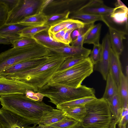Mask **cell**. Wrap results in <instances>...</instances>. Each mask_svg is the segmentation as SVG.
I'll return each mask as SVG.
<instances>
[{
  "label": "cell",
  "mask_w": 128,
  "mask_h": 128,
  "mask_svg": "<svg viewBox=\"0 0 128 128\" xmlns=\"http://www.w3.org/2000/svg\"><path fill=\"white\" fill-rule=\"evenodd\" d=\"M102 26V24L100 23L94 25L86 36L84 44H93L94 45L100 44Z\"/></svg>",
  "instance_id": "cb8c5ba5"
},
{
  "label": "cell",
  "mask_w": 128,
  "mask_h": 128,
  "mask_svg": "<svg viewBox=\"0 0 128 128\" xmlns=\"http://www.w3.org/2000/svg\"><path fill=\"white\" fill-rule=\"evenodd\" d=\"M102 21L108 28L111 48L116 53L120 55L124 50L123 41L126 39V32L118 30L113 26L106 17L103 16Z\"/></svg>",
  "instance_id": "30bf717a"
},
{
  "label": "cell",
  "mask_w": 128,
  "mask_h": 128,
  "mask_svg": "<svg viewBox=\"0 0 128 128\" xmlns=\"http://www.w3.org/2000/svg\"><path fill=\"white\" fill-rule=\"evenodd\" d=\"M32 38L37 43L46 47H59L66 45L55 40L49 34L48 30L37 34Z\"/></svg>",
  "instance_id": "d6986e66"
},
{
  "label": "cell",
  "mask_w": 128,
  "mask_h": 128,
  "mask_svg": "<svg viewBox=\"0 0 128 128\" xmlns=\"http://www.w3.org/2000/svg\"><path fill=\"white\" fill-rule=\"evenodd\" d=\"M128 66H126V76H128Z\"/></svg>",
  "instance_id": "c3c4849f"
},
{
  "label": "cell",
  "mask_w": 128,
  "mask_h": 128,
  "mask_svg": "<svg viewBox=\"0 0 128 128\" xmlns=\"http://www.w3.org/2000/svg\"><path fill=\"white\" fill-rule=\"evenodd\" d=\"M53 0H42L41 4L36 12H43L45 8L53 1Z\"/></svg>",
  "instance_id": "60d3db41"
},
{
  "label": "cell",
  "mask_w": 128,
  "mask_h": 128,
  "mask_svg": "<svg viewBox=\"0 0 128 128\" xmlns=\"http://www.w3.org/2000/svg\"><path fill=\"white\" fill-rule=\"evenodd\" d=\"M0 44H3L6 45H9L11 44L7 40L0 37Z\"/></svg>",
  "instance_id": "f6af8a7d"
},
{
  "label": "cell",
  "mask_w": 128,
  "mask_h": 128,
  "mask_svg": "<svg viewBox=\"0 0 128 128\" xmlns=\"http://www.w3.org/2000/svg\"><path fill=\"white\" fill-rule=\"evenodd\" d=\"M114 8L106 6L102 0H90L86 5L76 12L108 17Z\"/></svg>",
  "instance_id": "4fadbf2b"
},
{
  "label": "cell",
  "mask_w": 128,
  "mask_h": 128,
  "mask_svg": "<svg viewBox=\"0 0 128 128\" xmlns=\"http://www.w3.org/2000/svg\"><path fill=\"white\" fill-rule=\"evenodd\" d=\"M7 6L9 12L11 11L18 4L19 0H1Z\"/></svg>",
  "instance_id": "f35d334b"
},
{
  "label": "cell",
  "mask_w": 128,
  "mask_h": 128,
  "mask_svg": "<svg viewBox=\"0 0 128 128\" xmlns=\"http://www.w3.org/2000/svg\"><path fill=\"white\" fill-rule=\"evenodd\" d=\"M37 92L49 98V101L56 106L62 103L86 97L95 96V89L81 85L77 88L49 81Z\"/></svg>",
  "instance_id": "3957f363"
},
{
  "label": "cell",
  "mask_w": 128,
  "mask_h": 128,
  "mask_svg": "<svg viewBox=\"0 0 128 128\" xmlns=\"http://www.w3.org/2000/svg\"><path fill=\"white\" fill-rule=\"evenodd\" d=\"M46 47L37 43L29 47H13L0 53V74L5 70L20 62L52 55Z\"/></svg>",
  "instance_id": "277c9868"
},
{
  "label": "cell",
  "mask_w": 128,
  "mask_h": 128,
  "mask_svg": "<svg viewBox=\"0 0 128 128\" xmlns=\"http://www.w3.org/2000/svg\"><path fill=\"white\" fill-rule=\"evenodd\" d=\"M33 128H57L50 125H43L38 124L37 126H34Z\"/></svg>",
  "instance_id": "bcb514c9"
},
{
  "label": "cell",
  "mask_w": 128,
  "mask_h": 128,
  "mask_svg": "<svg viewBox=\"0 0 128 128\" xmlns=\"http://www.w3.org/2000/svg\"><path fill=\"white\" fill-rule=\"evenodd\" d=\"M70 128H86L83 125L81 122H78Z\"/></svg>",
  "instance_id": "ee69618b"
},
{
  "label": "cell",
  "mask_w": 128,
  "mask_h": 128,
  "mask_svg": "<svg viewBox=\"0 0 128 128\" xmlns=\"http://www.w3.org/2000/svg\"><path fill=\"white\" fill-rule=\"evenodd\" d=\"M27 27L19 24H5L0 27V37L10 42L20 38L21 31Z\"/></svg>",
  "instance_id": "9a60e30c"
},
{
  "label": "cell",
  "mask_w": 128,
  "mask_h": 128,
  "mask_svg": "<svg viewBox=\"0 0 128 128\" xmlns=\"http://www.w3.org/2000/svg\"><path fill=\"white\" fill-rule=\"evenodd\" d=\"M25 94L27 98L36 101H42L44 97L42 94L40 93L35 92L30 90H27Z\"/></svg>",
  "instance_id": "8d00e7d4"
},
{
  "label": "cell",
  "mask_w": 128,
  "mask_h": 128,
  "mask_svg": "<svg viewBox=\"0 0 128 128\" xmlns=\"http://www.w3.org/2000/svg\"><path fill=\"white\" fill-rule=\"evenodd\" d=\"M0 123L2 128H33L25 120L2 108H0Z\"/></svg>",
  "instance_id": "8fae6325"
},
{
  "label": "cell",
  "mask_w": 128,
  "mask_h": 128,
  "mask_svg": "<svg viewBox=\"0 0 128 128\" xmlns=\"http://www.w3.org/2000/svg\"><path fill=\"white\" fill-rule=\"evenodd\" d=\"M86 58L71 57L66 58L61 64L57 71H62L80 63Z\"/></svg>",
  "instance_id": "d6a6232c"
},
{
  "label": "cell",
  "mask_w": 128,
  "mask_h": 128,
  "mask_svg": "<svg viewBox=\"0 0 128 128\" xmlns=\"http://www.w3.org/2000/svg\"><path fill=\"white\" fill-rule=\"evenodd\" d=\"M79 28L74 30L72 32L71 36L72 41L75 40L78 36L79 34Z\"/></svg>",
  "instance_id": "7bdbcfd3"
},
{
  "label": "cell",
  "mask_w": 128,
  "mask_h": 128,
  "mask_svg": "<svg viewBox=\"0 0 128 128\" xmlns=\"http://www.w3.org/2000/svg\"><path fill=\"white\" fill-rule=\"evenodd\" d=\"M27 90L36 92L38 89L20 81L0 77V96L14 94H25Z\"/></svg>",
  "instance_id": "ba28073f"
},
{
  "label": "cell",
  "mask_w": 128,
  "mask_h": 128,
  "mask_svg": "<svg viewBox=\"0 0 128 128\" xmlns=\"http://www.w3.org/2000/svg\"><path fill=\"white\" fill-rule=\"evenodd\" d=\"M119 56L111 48L109 66V73L112 76L118 85L119 82L121 74L122 72Z\"/></svg>",
  "instance_id": "e0dca14e"
},
{
  "label": "cell",
  "mask_w": 128,
  "mask_h": 128,
  "mask_svg": "<svg viewBox=\"0 0 128 128\" xmlns=\"http://www.w3.org/2000/svg\"><path fill=\"white\" fill-rule=\"evenodd\" d=\"M94 66L89 57L78 64L66 70L57 71L49 81L77 88L84 80L93 72Z\"/></svg>",
  "instance_id": "5b68a950"
},
{
  "label": "cell",
  "mask_w": 128,
  "mask_h": 128,
  "mask_svg": "<svg viewBox=\"0 0 128 128\" xmlns=\"http://www.w3.org/2000/svg\"><path fill=\"white\" fill-rule=\"evenodd\" d=\"M117 124V122L115 120H112L108 128H116V126Z\"/></svg>",
  "instance_id": "7dc6e473"
},
{
  "label": "cell",
  "mask_w": 128,
  "mask_h": 128,
  "mask_svg": "<svg viewBox=\"0 0 128 128\" xmlns=\"http://www.w3.org/2000/svg\"><path fill=\"white\" fill-rule=\"evenodd\" d=\"M52 55L30 59L17 64L2 72L0 77H4L36 66L46 61Z\"/></svg>",
  "instance_id": "5bb4252c"
},
{
  "label": "cell",
  "mask_w": 128,
  "mask_h": 128,
  "mask_svg": "<svg viewBox=\"0 0 128 128\" xmlns=\"http://www.w3.org/2000/svg\"><path fill=\"white\" fill-rule=\"evenodd\" d=\"M42 0H19L15 7L9 12L5 24L19 23L26 17L36 13Z\"/></svg>",
  "instance_id": "52a82bcc"
},
{
  "label": "cell",
  "mask_w": 128,
  "mask_h": 128,
  "mask_svg": "<svg viewBox=\"0 0 128 128\" xmlns=\"http://www.w3.org/2000/svg\"><path fill=\"white\" fill-rule=\"evenodd\" d=\"M115 5V8L110 13V18L112 22L116 24H125L128 26V8L120 0H117Z\"/></svg>",
  "instance_id": "2e32d148"
},
{
  "label": "cell",
  "mask_w": 128,
  "mask_h": 128,
  "mask_svg": "<svg viewBox=\"0 0 128 128\" xmlns=\"http://www.w3.org/2000/svg\"><path fill=\"white\" fill-rule=\"evenodd\" d=\"M120 128H126V125H124L123 126H122L120 127H119Z\"/></svg>",
  "instance_id": "681fc988"
},
{
  "label": "cell",
  "mask_w": 128,
  "mask_h": 128,
  "mask_svg": "<svg viewBox=\"0 0 128 128\" xmlns=\"http://www.w3.org/2000/svg\"><path fill=\"white\" fill-rule=\"evenodd\" d=\"M70 13V10H67L62 13L47 15L44 25L50 27L61 21L66 20L68 18Z\"/></svg>",
  "instance_id": "f546056e"
},
{
  "label": "cell",
  "mask_w": 128,
  "mask_h": 128,
  "mask_svg": "<svg viewBox=\"0 0 128 128\" xmlns=\"http://www.w3.org/2000/svg\"><path fill=\"white\" fill-rule=\"evenodd\" d=\"M0 128H2V125L0 123Z\"/></svg>",
  "instance_id": "f907efd6"
},
{
  "label": "cell",
  "mask_w": 128,
  "mask_h": 128,
  "mask_svg": "<svg viewBox=\"0 0 128 128\" xmlns=\"http://www.w3.org/2000/svg\"><path fill=\"white\" fill-rule=\"evenodd\" d=\"M52 53L68 58L71 57L86 58L91 50L82 46H75L66 45L59 47H46Z\"/></svg>",
  "instance_id": "7c38bea8"
},
{
  "label": "cell",
  "mask_w": 128,
  "mask_h": 128,
  "mask_svg": "<svg viewBox=\"0 0 128 128\" xmlns=\"http://www.w3.org/2000/svg\"><path fill=\"white\" fill-rule=\"evenodd\" d=\"M101 53V44L100 43L94 45L93 50L91 51L89 57L94 66L100 60Z\"/></svg>",
  "instance_id": "e575fe53"
},
{
  "label": "cell",
  "mask_w": 128,
  "mask_h": 128,
  "mask_svg": "<svg viewBox=\"0 0 128 128\" xmlns=\"http://www.w3.org/2000/svg\"></svg>",
  "instance_id": "816d5d0a"
},
{
  "label": "cell",
  "mask_w": 128,
  "mask_h": 128,
  "mask_svg": "<svg viewBox=\"0 0 128 128\" xmlns=\"http://www.w3.org/2000/svg\"><path fill=\"white\" fill-rule=\"evenodd\" d=\"M118 88V95L123 107L128 108V76L122 72L120 75Z\"/></svg>",
  "instance_id": "ffe728a7"
},
{
  "label": "cell",
  "mask_w": 128,
  "mask_h": 128,
  "mask_svg": "<svg viewBox=\"0 0 128 128\" xmlns=\"http://www.w3.org/2000/svg\"><path fill=\"white\" fill-rule=\"evenodd\" d=\"M96 98L95 96L77 99L60 104L57 105L56 107L58 109L63 110L75 106L84 105Z\"/></svg>",
  "instance_id": "4316f807"
},
{
  "label": "cell",
  "mask_w": 128,
  "mask_h": 128,
  "mask_svg": "<svg viewBox=\"0 0 128 128\" xmlns=\"http://www.w3.org/2000/svg\"><path fill=\"white\" fill-rule=\"evenodd\" d=\"M128 114H126L118 123L119 127L124 125H126L127 124L128 121Z\"/></svg>",
  "instance_id": "b9f144b4"
},
{
  "label": "cell",
  "mask_w": 128,
  "mask_h": 128,
  "mask_svg": "<svg viewBox=\"0 0 128 128\" xmlns=\"http://www.w3.org/2000/svg\"><path fill=\"white\" fill-rule=\"evenodd\" d=\"M50 26L44 25L42 26H28L22 30L20 34V37L32 38L37 34L44 31L48 30Z\"/></svg>",
  "instance_id": "f1b7e54d"
},
{
  "label": "cell",
  "mask_w": 128,
  "mask_h": 128,
  "mask_svg": "<svg viewBox=\"0 0 128 128\" xmlns=\"http://www.w3.org/2000/svg\"><path fill=\"white\" fill-rule=\"evenodd\" d=\"M9 13L6 5L0 0V27L6 23Z\"/></svg>",
  "instance_id": "d590c367"
},
{
  "label": "cell",
  "mask_w": 128,
  "mask_h": 128,
  "mask_svg": "<svg viewBox=\"0 0 128 128\" xmlns=\"http://www.w3.org/2000/svg\"><path fill=\"white\" fill-rule=\"evenodd\" d=\"M46 17L43 12H38L26 17L18 24L27 26H42L44 25Z\"/></svg>",
  "instance_id": "44dd1931"
},
{
  "label": "cell",
  "mask_w": 128,
  "mask_h": 128,
  "mask_svg": "<svg viewBox=\"0 0 128 128\" xmlns=\"http://www.w3.org/2000/svg\"><path fill=\"white\" fill-rule=\"evenodd\" d=\"M66 58L54 54L46 61L38 66L3 77L20 81L38 89L49 81Z\"/></svg>",
  "instance_id": "7a4b0ae2"
},
{
  "label": "cell",
  "mask_w": 128,
  "mask_h": 128,
  "mask_svg": "<svg viewBox=\"0 0 128 128\" xmlns=\"http://www.w3.org/2000/svg\"><path fill=\"white\" fill-rule=\"evenodd\" d=\"M70 16V18L78 19L81 20L86 24H94L96 21H102L103 16L92 14H88L78 12H76L71 14Z\"/></svg>",
  "instance_id": "484cf974"
},
{
  "label": "cell",
  "mask_w": 128,
  "mask_h": 128,
  "mask_svg": "<svg viewBox=\"0 0 128 128\" xmlns=\"http://www.w3.org/2000/svg\"><path fill=\"white\" fill-rule=\"evenodd\" d=\"M10 42L12 45L11 46L17 48L30 47L38 43L33 38L22 37Z\"/></svg>",
  "instance_id": "4dcf8cb0"
},
{
  "label": "cell",
  "mask_w": 128,
  "mask_h": 128,
  "mask_svg": "<svg viewBox=\"0 0 128 128\" xmlns=\"http://www.w3.org/2000/svg\"><path fill=\"white\" fill-rule=\"evenodd\" d=\"M106 81V85L102 98L106 100L118 94V85L109 73Z\"/></svg>",
  "instance_id": "d4e9b609"
},
{
  "label": "cell",
  "mask_w": 128,
  "mask_h": 128,
  "mask_svg": "<svg viewBox=\"0 0 128 128\" xmlns=\"http://www.w3.org/2000/svg\"><path fill=\"white\" fill-rule=\"evenodd\" d=\"M112 118L117 124L124 108L119 98L118 94L106 100Z\"/></svg>",
  "instance_id": "7402d4cb"
},
{
  "label": "cell",
  "mask_w": 128,
  "mask_h": 128,
  "mask_svg": "<svg viewBox=\"0 0 128 128\" xmlns=\"http://www.w3.org/2000/svg\"><path fill=\"white\" fill-rule=\"evenodd\" d=\"M67 116L63 110L54 108L44 114L38 124L50 125L61 120Z\"/></svg>",
  "instance_id": "ac0fdd59"
},
{
  "label": "cell",
  "mask_w": 128,
  "mask_h": 128,
  "mask_svg": "<svg viewBox=\"0 0 128 128\" xmlns=\"http://www.w3.org/2000/svg\"><path fill=\"white\" fill-rule=\"evenodd\" d=\"M2 108L22 118L36 126L44 114L54 108L43 102L34 100L24 94H14L0 96Z\"/></svg>",
  "instance_id": "6da1fadb"
},
{
  "label": "cell",
  "mask_w": 128,
  "mask_h": 128,
  "mask_svg": "<svg viewBox=\"0 0 128 128\" xmlns=\"http://www.w3.org/2000/svg\"><path fill=\"white\" fill-rule=\"evenodd\" d=\"M62 110L66 116L80 122L82 121L86 113L84 105L75 106Z\"/></svg>",
  "instance_id": "603a6c76"
},
{
  "label": "cell",
  "mask_w": 128,
  "mask_h": 128,
  "mask_svg": "<svg viewBox=\"0 0 128 128\" xmlns=\"http://www.w3.org/2000/svg\"><path fill=\"white\" fill-rule=\"evenodd\" d=\"M74 19L68 18L50 26L48 30L49 34L51 36L66 27L74 21Z\"/></svg>",
  "instance_id": "1f68e13d"
},
{
  "label": "cell",
  "mask_w": 128,
  "mask_h": 128,
  "mask_svg": "<svg viewBox=\"0 0 128 128\" xmlns=\"http://www.w3.org/2000/svg\"><path fill=\"white\" fill-rule=\"evenodd\" d=\"M102 45L100 60L94 66L95 70L100 72L104 80H106L109 74V66L111 46L108 33L103 38Z\"/></svg>",
  "instance_id": "9c48e42d"
},
{
  "label": "cell",
  "mask_w": 128,
  "mask_h": 128,
  "mask_svg": "<svg viewBox=\"0 0 128 128\" xmlns=\"http://www.w3.org/2000/svg\"><path fill=\"white\" fill-rule=\"evenodd\" d=\"M86 113L81 122L86 128H108L112 118L107 101L97 98L84 105Z\"/></svg>",
  "instance_id": "8992f818"
},
{
  "label": "cell",
  "mask_w": 128,
  "mask_h": 128,
  "mask_svg": "<svg viewBox=\"0 0 128 128\" xmlns=\"http://www.w3.org/2000/svg\"><path fill=\"white\" fill-rule=\"evenodd\" d=\"M78 122L67 116L61 120L50 125L57 128H70Z\"/></svg>",
  "instance_id": "836d02e7"
},
{
  "label": "cell",
  "mask_w": 128,
  "mask_h": 128,
  "mask_svg": "<svg viewBox=\"0 0 128 128\" xmlns=\"http://www.w3.org/2000/svg\"><path fill=\"white\" fill-rule=\"evenodd\" d=\"M67 30L66 28H65L50 36L55 40L60 42L63 36Z\"/></svg>",
  "instance_id": "ab89813d"
},
{
  "label": "cell",
  "mask_w": 128,
  "mask_h": 128,
  "mask_svg": "<svg viewBox=\"0 0 128 128\" xmlns=\"http://www.w3.org/2000/svg\"><path fill=\"white\" fill-rule=\"evenodd\" d=\"M74 30H67L65 33L60 42L65 44L69 45L72 41L71 34Z\"/></svg>",
  "instance_id": "74e56055"
},
{
  "label": "cell",
  "mask_w": 128,
  "mask_h": 128,
  "mask_svg": "<svg viewBox=\"0 0 128 128\" xmlns=\"http://www.w3.org/2000/svg\"><path fill=\"white\" fill-rule=\"evenodd\" d=\"M94 25V24H85L83 27L79 28V34L76 39L72 41L71 46H82L85 38Z\"/></svg>",
  "instance_id": "83f0119b"
}]
</instances>
